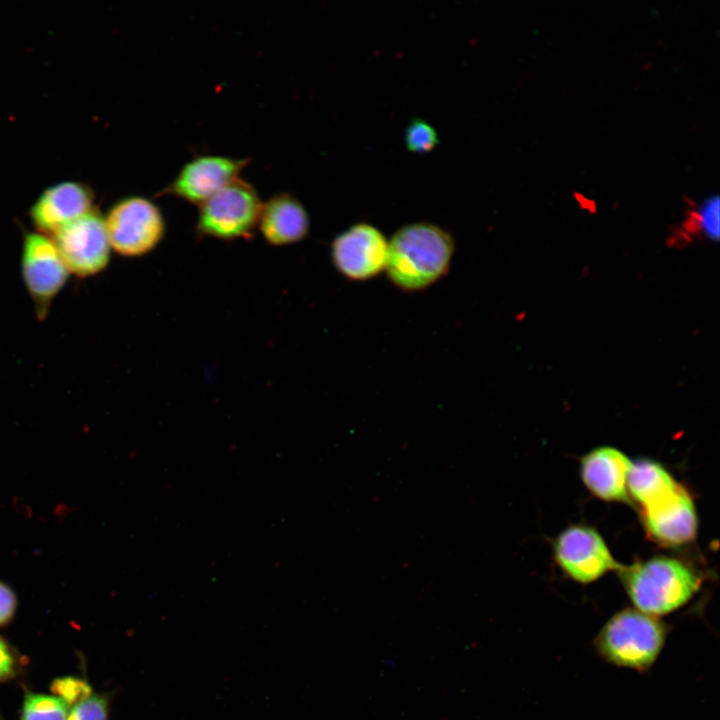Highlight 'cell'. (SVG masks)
<instances>
[{
	"label": "cell",
	"mask_w": 720,
	"mask_h": 720,
	"mask_svg": "<svg viewBox=\"0 0 720 720\" xmlns=\"http://www.w3.org/2000/svg\"><path fill=\"white\" fill-rule=\"evenodd\" d=\"M454 252V238L444 228L428 222L408 224L388 241L385 272L397 289L421 292L448 274Z\"/></svg>",
	"instance_id": "1"
},
{
	"label": "cell",
	"mask_w": 720,
	"mask_h": 720,
	"mask_svg": "<svg viewBox=\"0 0 720 720\" xmlns=\"http://www.w3.org/2000/svg\"><path fill=\"white\" fill-rule=\"evenodd\" d=\"M618 570L637 610L655 617L685 605L701 585L700 576L692 568L667 556L635 562Z\"/></svg>",
	"instance_id": "2"
},
{
	"label": "cell",
	"mask_w": 720,
	"mask_h": 720,
	"mask_svg": "<svg viewBox=\"0 0 720 720\" xmlns=\"http://www.w3.org/2000/svg\"><path fill=\"white\" fill-rule=\"evenodd\" d=\"M665 639L666 628L659 619L637 609H625L608 620L595 645L611 664L646 670L656 661Z\"/></svg>",
	"instance_id": "3"
},
{
	"label": "cell",
	"mask_w": 720,
	"mask_h": 720,
	"mask_svg": "<svg viewBox=\"0 0 720 720\" xmlns=\"http://www.w3.org/2000/svg\"><path fill=\"white\" fill-rule=\"evenodd\" d=\"M262 205L254 187L237 178L200 205L197 232L223 241L248 239L258 226Z\"/></svg>",
	"instance_id": "4"
},
{
	"label": "cell",
	"mask_w": 720,
	"mask_h": 720,
	"mask_svg": "<svg viewBox=\"0 0 720 720\" xmlns=\"http://www.w3.org/2000/svg\"><path fill=\"white\" fill-rule=\"evenodd\" d=\"M103 218L111 249L123 257H141L150 253L165 235L161 210L153 201L141 196L120 199Z\"/></svg>",
	"instance_id": "5"
},
{
	"label": "cell",
	"mask_w": 720,
	"mask_h": 720,
	"mask_svg": "<svg viewBox=\"0 0 720 720\" xmlns=\"http://www.w3.org/2000/svg\"><path fill=\"white\" fill-rule=\"evenodd\" d=\"M51 239L68 271L78 277L96 275L109 264L112 249L96 210L63 225Z\"/></svg>",
	"instance_id": "6"
},
{
	"label": "cell",
	"mask_w": 720,
	"mask_h": 720,
	"mask_svg": "<svg viewBox=\"0 0 720 720\" xmlns=\"http://www.w3.org/2000/svg\"><path fill=\"white\" fill-rule=\"evenodd\" d=\"M21 275L39 320H43L55 297L66 285L70 272L53 241L39 232L24 235Z\"/></svg>",
	"instance_id": "7"
},
{
	"label": "cell",
	"mask_w": 720,
	"mask_h": 720,
	"mask_svg": "<svg viewBox=\"0 0 720 720\" xmlns=\"http://www.w3.org/2000/svg\"><path fill=\"white\" fill-rule=\"evenodd\" d=\"M330 255L333 266L345 279L368 281L385 271L388 241L377 227L356 223L333 239Z\"/></svg>",
	"instance_id": "8"
},
{
	"label": "cell",
	"mask_w": 720,
	"mask_h": 720,
	"mask_svg": "<svg viewBox=\"0 0 720 720\" xmlns=\"http://www.w3.org/2000/svg\"><path fill=\"white\" fill-rule=\"evenodd\" d=\"M554 558L561 570L579 583H590L619 569L601 535L593 528L574 525L556 538Z\"/></svg>",
	"instance_id": "9"
},
{
	"label": "cell",
	"mask_w": 720,
	"mask_h": 720,
	"mask_svg": "<svg viewBox=\"0 0 720 720\" xmlns=\"http://www.w3.org/2000/svg\"><path fill=\"white\" fill-rule=\"evenodd\" d=\"M247 159L220 155L199 156L179 171L163 193L201 205L219 190L239 178Z\"/></svg>",
	"instance_id": "10"
},
{
	"label": "cell",
	"mask_w": 720,
	"mask_h": 720,
	"mask_svg": "<svg viewBox=\"0 0 720 720\" xmlns=\"http://www.w3.org/2000/svg\"><path fill=\"white\" fill-rule=\"evenodd\" d=\"M647 536L664 547L691 542L697 532V515L691 495L681 484L660 501L641 509Z\"/></svg>",
	"instance_id": "11"
},
{
	"label": "cell",
	"mask_w": 720,
	"mask_h": 720,
	"mask_svg": "<svg viewBox=\"0 0 720 720\" xmlns=\"http://www.w3.org/2000/svg\"><path fill=\"white\" fill-rule=\"evenodd\" d=\"M94 195L88 186L64 181L45 189L30 209L39 233L52 235L63 225L94 210Z\"/></svg>",
	"instance_id": "12"
},
{
	"label": "cell",
	"mask_w": 720,
	"mask_h": 720,
	"mask_svg": "<svg viewBox=\"0 0 720 720\" xmlns=\"http://www.w3.org/2000/svg\"><path fill=\"white\" fill-rule=\"evenodd\" d=\"M631 463L616 448L598 447L581 459V478L594 496L605 501H627V478Z\"/></svg>",
	"instance_id": "13"
},
{
	"label": "cell",
	"mask_w": 720,
	"mask_h": 720,
	"mask_svg": "<svg viewBox=\"0 0 720 720\" xmlns=\"http://www.w3.org/2000/svg\"><path fill=\"white\" fill-rule=\"evenodd\" d=\"M258 226L267 243L286 246L307 237L310 221L306 209L297 198L280 193L262 205Z\"/></svg>",
	"instance_id": "14"
},
{
	"label": "cell",
	"mask_w": 720,
	"mask_h": 720,
	"mask_svg": "<svg viewBox=\"0 0 720 720\" xmlns=\"http://www.w3.org/2000/svg\"><path fill=\"white\" fill-rule=\"evenodd\" d=\"M677 484L661 464L643 458L631 463L627 492L642 509L669 495Z\"/></svg>",
	"instance_id": "15"
},
{
	"label": "cell",
	"mask_w": 720,
	"mask_h": 720,
	"mask_svg": "<svg viewBox=\"0 0 720 720\" xmlns=\"http://www.w3.org/2000/svg\"><path fill=\"white\" fill-rule=\"evenodd\" d=\"M719 198L711 196L689 211L683 225L687 240L690 234H702L709 240L717 241L720 233Z\"/></svg>",
	"instance_id": "16"
},
{
	"label": "cell",
	"mask_w": 720,
	"mask_h": 720,
	"mask_svg": "<svg viewBox=\"0 0 720 720\" xmlns=\"http://www.w3.org/2000/svg\"><path fill=\"white\" fill-rule=\"evenodd\" d=\"M69 710L58 697L25 688L20 720H66Z\"/></svg>",
	"instance_id": "17"
},
{
	"label": "cell",
	"mask_w": 720,
	"mask_h": 720,
	"mask_svg": "<svg viewBox=\"0 0 720 720\" xmlns=\"http://www.w3.org/2000/svg\"><path fill=\"white\" fill-rule=\"evenodd\" d=\"M53 695L61 699L69 707L86 700L93 694L88 681L75 676L56 678L50 685Z\"/></svg>",
	"instance_id": "18"
},
{
	"label": "cell",
	"mask_w": 720,
	"mask_h": 720,
	"mask_svg": "<svg viewBox=\"0 0 720 720\" xmlns=\"http://www.w3.org/2000/svg\"><path fill=\"white\" fill-rule=\"evenodd\" d=\"M439 143L436 130L422 119L412 120L405 131V144L409 151L425 153Z\"/></svg>",
	"instance_id": "19"
},
{
	"label": "cell",
	"mask_w": 720,
	"mask_h": 720,
	"mask_svg": "<svg viewBox=\"0 0 720 720\" xmlns=\"http://www.w3.org/2000/svg\"><path fill=\"white\" fill-rule=\"evenodd\" d=\"M111 697L106 693H93L69 710L66 720H108Z\"/></svg>",
	"instance_id": "20"
},
{
	"label": "cell",
	"mask_w": 720,
	"mask_h": 720,
	"mask_svg": "<svg viewBox=\"0 0 720 720\" xmlns=\"http://www.w3.org/2000/svg\"><path fill=\"white\" fill-rule=\"evenodd\" d=\"M25 665L24 656L0 635V683L17 678Z\"/></svg>",
	"instance_id": "21"
},
{
	"label": "cell",
	"mask_w": 720,
	"mask_h": 720,
	"mask_svg": "<svg viewBox=\"0 0 720 720\" xmlns=\"http://www.w3.org/2000/svg\"><path fill=\"white\" fill-rule=\"evenodd\" d=\"M17 610V596L14 590L0 581V628L8 625Z\"/></svg>",
	"instance_id": "22"
},
{
	"label": "cell",
	"mask_w": 720,
	"mask_h": 720,
	"mask_svg": "<svg viewBox=\"0 0 720 720\" xmlns=\"http://www.w3.org/2000/svg\"><path fill=\"white\" fill-rule=\"evenodd\" d=\"M0 720H3V718L1 717V715H0Z\"/></svg>",
	"instance_id": "23"
}]
</instances>
